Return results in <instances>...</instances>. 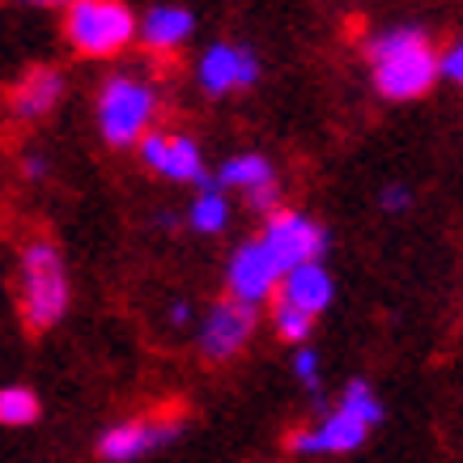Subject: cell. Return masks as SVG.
Listing matches in <instances>:
<instances>
[{
	"mask_svg": "<svg viewBox=\"0 0 463 463\" xmlns=\"http://www.w3.org/2000/svg\"><path fill=\"white\" fill-rule=\"evenodd\" d=\"M281 298H289V302H298V307H307L310 315H323L327 302H332V277H327V268H323L319 260L289 268V272L281 277Z\"/></svg>",
	"mask_w": 463,
	"mask_h": 463,
	"instance_id": "obj_13",
	"label": "cell"
},
{
	"mask_svg": "<svg viewBox=\"0 0 463 463\" xmlns=\"http://www.w3.org/2000/svg\"><path fill=\"white\" fill-rule=\"evenodd\" d=\"M39 421V395L26 387H5L0 392V425H34Z\"/></svg>",
	"mask_w": 463,
	"mask_h": 463,
	"instance_id": "obj_17",
	"label": "cell"
},
{
	"mask_svg": "<svg viewBox=\"0 0 463 463\" xmlns=\"http://www.w3.org/2000/svg\"><path fill=\"white\" fill-rule=\"evenodd\" d=\"M442 77L455 85H463V39L450 43V52L442 56Z\"/></svg>",
	"mask_w": 463,
	"mask_h": 463,
	"instance_id": "obj_22",
	"label": "cell"
},
{
	"mask_svg": "<svg viewBox=\"0 0 463 463\" xmlns=\"http://www.w3.org/2000/svg\"><path fill=\"white\" fill-rule=\"evenodd\" d=\"M157 115V94L154 85H145L141 77H111L99 94V128L111 145H141Z\"/></svg>",
	"mask_w": 463,
	"mask_h": 463,
	"instance_id": "obj_4",
	"label": "cell"
},
{
	"mask_svg": "<svg viewBox=\"0 0 463 463\" xmlns=\"http://www.w3.org/2000/svg\"><path fill=\"white\" fill-rule=\"evenodd\" d=\"M141 162L175 183H200V175H204L200 145L192 141V137H170V132H145Z\"/></svg>",
	"mask_w": 463,
	"mask_h": 463,
	"instance_id": "obj_10",
	"label": "cell"
},
{
	"mask_svg": "<svg viewBox=\"0 0 463 463\" xmlns=\"http://www.w3.org/2000/svg\"><path fill=\"white\" fill-rule=\"evenodd\" d=\"M170 323H175V327H183V323L192 319V307H187V302H175V307H170V315H166Z\"/></svg>",
	"mask_w": 463,
	"mask_h": 463,
	"instance_id": "obj_24",
	"label": "cell"
},
{
	"mask_svg": "<svg viewBox=\"0 0 463 463\" xmlns=\"http://www.w3.org/2000/svg\"><path fill=\"white\" fill-rule=\"evenodd\" d=\"M137 30L141 22L124 0H72L64 9V34H69L72 52L81 56H115L137 39Z\"/></svg>",
	"mask_w": 463,
	"mask_h": 463,
	"instance_id": "obj_2",
	"label": "cell"
},
{
	"mask_svg": "<svg viewBox=\"0 0 463 463\" xmlns=\"http://www.w3.org/2000/svg\"><path fill=\"white\" fill-rule=\"evenodd\" d=\"M60 94H64V77L56 69H34L17 81L9 102H14V115H22V119H43L60 102Z\"/></svg>",
	"mask_w": 463,
	"mask_h": 463,
	"instance_id": "obj_14",
	"label": "cell"
},
{
	"mask_svg": "<svg viewBox=\"0 0 463 463\" xmlns=\"http://www.w3.org/2000/svg\"><path fill=\"white\" fill-rule=\"evenodd\" d=\"M22 5H43V9H69L72 0H22Z\"/></svg>",
	"mask_w": 463,
	"mask_h": 463,
	"instance_id": "obj_26",
	"label": "cell"
},
{
	"mask_svg": "<svg viewBox=\"0 0 463 463\" xmlns=\"http://www.w3.org/2000/svg\"><path fill=\"white\" fill-rule=\"evenodd\" d=\"M272 327H277V336L281 340H307L310 327H315V315H310L307 307L289 302V298H281L277 310H272Z\"/></svg>",
	"mask_w": 463,
	"mask_h": 463,
	"instance_id": "obj_18",
	"label": "cell"
},
{
	"mask_svg": "<svg viewBox=\"0 0 463 463\" xmlns=\"http://www.w3.org/2000/svg\"><path fill=\"white\" fill-rule=\"evenodd\" d=\"M374 90L392 102H412L430 94V85L442 77V56L434 52L430 34L417 26H395L365 43Z\"/></svg>",
	"mask_w": 463,
	"mask_h": 463,
	"instance_id": "obj_1",
	"label": "cell"
},
{
	"mask_svg": "<svg viewBox=\"0 0 463 463\" xmlns=\"http://www.w3.org/2000/svg\"><path fill=\"white\" fill-rule=\"evenodd\" d=\"M285 268L281 260L272 255V247H268L264 239L255 242H242L239 251H234V260H230V272H225V285H230V298H239V302H268L272 298V289L281 285Z\"/></svg>",
	"mask_w": 463,
	"mask_h": 463,
	"instance_id": "obj_5",
	"label": "cell"
},
{
	"mask_svg": "<svg viewBox=\"0 0 463 463\" xmlns=\"http://www.w3.org/2000/svg\"><path fill=\"white\" fill-rule=\"evenodd\" d=\"M43 170H47V166H43V157H26V175H30V179H43Z\"/></svg>",
	"mask_w": 463,
	"mask_h": 463,
	"instance_id": "obj_25",
	"label": "cell"
},
{
	"mask_svg": "<svg viewBox=\"0 0 463 463\" xmlns=\"http://www.w3.org/2000/svg\"><path fill=\"white\" fill-rule=\"evenodd\" d=\"M370 430H374V425L362 421L357 412L336 408V412H327L315 430H302V434L289 438V447H294L298 455H345V450L362 447Z\"/></svg>",
	"mask_w": 463,
	"mask_h": 463,
	"instance_id": "obj_9",
	"label": "cell"
},
{
	"mask_svg": "<svg viewBox=\"0 0 463 463\" xmlns=\"http://www.w3.org/2000/svg\"><path fill=\"white\" fill-rule=\"evenodd\" d=\"M196 81L204 94H217V99L234 90H251L260 81V60L239 43H213L196 64Z\"/></svg>",
	"mask_w": 463,
	"mask_h": 463,
	"instance_id": "obj_7",
	"label": "cell"
},
{
	"mask_svg": "<svg viewBox=\"0 0 463 463\" xmlns=\"http://www.w3.org/2000/svg\"><path fill=\"white\" fill-rule=\"evenodd\" d=\"M340 408L357 412V417H362V421H370V425H379V421H383L379 395H374V387H370V383H362V379L345 387V395H340Z\"/></svg>",
	"mask_w": 463,
	"mask_h": 463,
	"instance_id": "obj_19",
	"label": "cell"
},
{
	"mask_svg": "<svg viewBox=\"0 0 463 463\" xmlns=\"http://www.w3.org/2000/svg\"><path fill=\"white\" fill-rule=\"evenodd\" d=\"M264 242L272 247V255L281 260L285 272H289V268H298V264L319 260L323 247H327V234H323V230L310 222V217H302V213L277 209V213H268Z\"/></svg>",
	"mask_w": 463,
	"mask_h": 463,
	"instance_id": "obj_6",
	"label": "cell"
},
{
	"mask_svg": "<svg viewBox=\"0 0 463 463\" xmlns=\"http://www.w3.org/2000/svg\"><path fill=\"white\" fill-rule=\"evenodd\" d=\"M247 200H251V209H260V213H277L281 187H277V179H272V183H264V187H255V192H247Z\"/></svg>",
	"mask_w": 463,
	"mask_h": 463,
	"instance_id": "obj_21",
	"label": "cell"
},
{
	"mask_svg": "<svg viewBox=\"0 0 463 463\" xmlns=\"http://www.w3.org/2000/svg\"><path fill=\"white\" fill-rule=\"evenodd\" d=\"M225 187L217 183V175H200V196L192 200V209H187V225L196 230V234H222L225 222H230V204L222 196Z\"/></svg>",
	"mask_w": 463,
	"mask_h": 463,
	"instance_id": "obj_15",
	"label": "cell"
},
{
	"mask_svg": "<svg viewBox=\"0 0 463 463\" xmlns=\"http://www.w3.org/2000/svg\"><path fill=\"white\" fill-rule=\"evenodd\" d=\"M272 179H277V175H272V162L260 154H239L217 170V183H222V187H234V192H255V187H264V183H272Z\"/></svg>",
	"mask_w": 463,
	"mask_h": 463,
	"instance_id": "obj_16",
	"label": "cell"
},
{
	"mask_svg": "<svg viewBox=\"0 0 463 463\" xmlns=\"http://www.w3.org/2000/svg\"><path fill=\"white\" fill-rule=\"evenodd\" d=\"M251 332H255L251 302H239V298L217 302V307L209 310L204 327H200V353H204L209 362H230V357L251 340Z\"/></svg>",
	"mask_w": 463,
	"mask_h": 463,
	"instance_id": "obj_8",
	"label": "cell"
},
{
	"mask_svg": "<svg viewBox=\"0 0 463 463\" xmlns=\"http://www.w3.org/2000/svg\"><path fill=\"white\" fill-rule=\"evenodd\" d=\"M192 30H196V17L179 9V5H154L149 14L141 17V30H137V39L149 47V52H175L183 43L192 39Z\"/></svg>",
	"mask_w": 463,
	"mask_h": 463,
	"instance_id": "obj_12",
	"label": "cell"
},
{
	"mask_svg": "<svg viewBox=\"0 0 463 463\" xmlns=\"http://www.w3.org/2000/svg\"><path fill=\"white\" fill-rule=\"evenodd\" d=\"M64 307H69V281L56 247L30 242L22 255V315L34 332H47L64 319Z\"/></svg>",
	"mask_w": 463,
	"mask_h": 463,
	"instance_id": "obj_3",
	"label": "cell"
},
{
	"mask_svg": "<svg viewBox=\"0 0 463 463\" xmlns=\"http://www.w3.org/2000/svg\"><path fill=\"white\" fill-rule=\"evenodd\" d=\"M383 209H387V213L408 209V192H404V187H387V192H383Z\"/></svg>",
	"mask_w": 463,
	"mask_h": 463,
	"instance_id": "obj_23",
	"label": "cell"
},
{
	"mask_svg": "<svg viewBox=\"0 0 463 463\" xmlns=\"http://www.w3.org/2000/svg\"><path fill=\"white\" fill-rule=\"evenodd\" d=\"M183 430V421H128L115 425L99 438V455L107 463H137L149 450L166 447L170 438Z\"/></svg>",
	"mask_w": 463,
	"mask_h": 463,
	"instance_id": "obj_11",
	"label": "cell"
},
{
	"mask_svg": "<svg viewBox=\"0 0 463 463\" xmlns=\"http://www.w3.org/2000/svg\"><path fill=\"white\" fill-rule=\"evenodd\" d=\"M294 374H298L302 383H307L310 392H315V374H319V353L302 345V349L294 353Z\"/></svg>",
	"mask_w": 463,
	"mask_h": 463,
	"instance_id": "obj_20",
	"label": "cell"
}]
</instances>
